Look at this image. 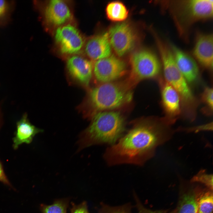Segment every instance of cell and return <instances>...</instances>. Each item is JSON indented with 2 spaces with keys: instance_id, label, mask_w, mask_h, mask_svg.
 Instances as JSON below:
<instances>
[{
  "instance_id": "6da1fadb",
  "label": "cell",
  "mask_w": 213,
  "mask_h": 213,
  "mask_svg": "<svg viewBox=\"0 0 213 213\" xmlns=\"http://www.w3.org/2000/svg\"><path fill=\"white\" fill-rule=\"evenodd\" d=\"M162 118L142 120L135 122L104 157L109 166L122 164L143 165L152 157L156 147L169 139L173 130Z\"/></svg>"
},
{
  "instance_id": "7a4b0ae2",
  "label": "cell",
  "mask_w": 213,
  "mask_h": 213,
  "mask_svg": "<svg viewBox=\"0 0 213 213\" xmlns=\"http://www.w3.org/2000/svg\"><path fill=\"white\" fill-rule=\"evenodd\" d=\"M90 125L81 133L79 149L93 145L115 143L126 131L124 117L117 111H100L92 118Z\"/></svg>"
},
{
  "instance_id": "3957f363",
  "label": "cell",
  "mask_w": 213,
  "mask_h": 213,
  "mask_svg": "<svg viewBox=\"0 0 213 213\" xmlns=\"http://www.w3.org/2000/svg\"><path fill=\"white\" fill-rule=\"evenodd\" d=\"M161 59L165 80L178 93L186 117L195 119L197 102L187 82L178 69L169 45L158 37L155 39Z\"/></svg>"
},
{
  "instance_id": "277c9868",
  "label": "cell",
  "mask_w": 213,
  "mask_h": 213,
  "mask_svg": "<svg viewBox=\"0 0 213 213\" xmlns=\"http://www.w3.org/2000/svg\"><path fill=\"white\" fill-rule=\"evenodd\" d=\"M162 3L169 10L180 36L185 41L194 23L212 18L213 0H170Z\"/></svg>"
},
{
  "instance_id": "5b68a950",
  "label": "cell",
  "mask_w": 213,
  "mask_h": 213,
  "mask_svg": "<svg viewBox=\"0 0 213 213\" xmlns=\"http://www.w3.org/2000/svg\"><path fill=\"white\" fill-rule=\"evenodd\" d=\"M89 97L93 107L102 111L116 109L128 103L132 99V93L121 85L109 82L93 88Z\"/></svg>"
},
{
  "instance_id": "8992f818",
  "label": "cell",
  "mask_w": 213,
  "mask_h": 213,
  "mask_svg": "<svg viewBox=\"0 0 213 213\" xmlns=\"http://www.w3.org/2000/svg\"><path fill=\"white\" fill-rule=\"evenodd\" d=\"M132 73L138 80L152 78L159 75L161 65L156 55L151 51L143 49L134 53L130 58Z\"/></svg>"
},
{
  "instance_id": "52a82bcc",
  "label": "cell",
  "mask_w": 213,
  "mask_h": 213,
  "mask_svg": "<svg viewBox=\"0 0 213 213\" xmlns=\"http://www.w3.org/2000/svg\"><path fill=\"white\" fill-rule=\"evenodd\" d=\"M108 33L111 46L119 56L128 52L135 44L136 34L128 22H123L114 25L110 28Z\"/></svg>"
},
{
  "instance_id": "ba28073f",
  "label": "cell",
  "mask_w": 213,
  "mask_h": 213,
  "mask_svg": "<svg viewBox=\"0 0 213 213\" xmlns=\"http://www.w3.org/2000/svg\"><path fill=\"white\" fill-rule=\"evenodd\" d=\"M54 38L60 51L65 54H77L85 44L84 39L78 29L70 24L58 27L55 33Z\"/></svg>"
},
{
  "instance_id": "9c48e42d",
  "label": "cell",
  "mask_w": 213,
  "mask_h": 213,
  "mask_svg": "<svg viewBox=\"0 0 213 213\" xmlns=\"http://www.w3.org/2000/svg\"><path fill=\"white\" fill-rule=\"evenodd\" d=\"M126 65L122 60L113 55L97 60L93 65L95 76L104 83L112 82L122 76L126 70Z\"/></svg>"
},
{
  "instance_id": "30bf717a",
  "label": "cell",
  "mask_w": 213,
  "mask_h": 213,
  "mask_svg": "<svg viewBox=\"0 0 213 213\" xmlns=\"http://www.w3.org/2000/svg\"><path fill=\"white\" fill-rule=\"evenodd\" d=\"M159 80L162 102L165 114L162 119L170 125L175 123L180 114V99L176 91L165 80L160 78Z\"/></svg>"
},
{
  "instance_id": "8fae6325",
  "label": "cell",
  "mask_w": 213,
  "mask_h": 213,
  "mask_svg": "<svg viewBox=\"0 0 213 213\" xmlns=\"http://www.w3.org/2000/svg\"><path fill=\"white\" fill-rule=\"evenodd\" d=\"M213 48L212 34L199 32L196 33L193 55L201 66L209 70L213 68Z\"/></svg>"
},
{
  "instance_id": "7c38bea8",
  "label": "cell",
  "mask_w": 213,
  "mask_h": 213,
  "mask_svg": "<svg viewBox=\"0 0 213 213\" xmlns=\"http://www.w3.org/2000/svg\"><path fill=\"white\" fill-rule=\"evenodd\" d=\"M169 45L177 67L187 82L196 81L199 76V70L195 59L174 44L170 43Z\"/></svg>"
},
{
  "instance_id": "4fadbf2b",
  "label": "cell",
  "mask_w": 213,
  "mask_h": 213,
  "mask_svg": "<svg viewBox=\"0 0 213 213\" xmlns=\"http://www.w3.org/2000/svg\"><path fill=\"white\" fill-rule=\"evenodd\" d=\"M44 12L46 22L58 27L65 25L72 17V12L69 6L63 0L49 1L46 6Z\"/></svg>"
},
{
  "instance_id": "5bb4252c",
  "label": "cell",
  "mask_w": 213,
  "mask_h": 213,
  "mask_svg": "<svg viewBox=\"0 0 213 213\" xmlns=\"http://www.w3.org/2000/svg\"><path fill=\"white\" fill-rule=\"evenodd\" d=\"M67 67L71 75L87 85L91 80L93 65L90 60L77 54L72 55L67 61Z\"/></svg>"
},
{
  "instance_id": "9a60e30c",
  "label": "cell",
  "mask_w": 213,
  "mask_h": 213,
  "mask_svg": "<svg viewBox=\"0 0 213 213\" xmlns=\"http://www.w3.org/2000/svg\"><path fill=\"white\" fill-rule=\"evenodd\" d=\"M85 51L91 59L98 60L111 55V46L107 32L95 36L86 43Z\"/></svg>"
},
{
  "instance_id": "2e32d148",
  "label": "cell",
  "mask_w": 213,
  "mask_h": 213,
  "mask_svg": "<svg viewBox=\"0 0 213 213\" xmlns=\"http://www.w3.org/2000/svg\"><path fill=\"white\" fill-rule=\"evenodd\" d=\"M42 131L30 123L27 113H25L16 123V129L12 138L13 149H17L23 143L30 144L36 135Z\"/></svg>"
},
{
  "instance_id": "e0dca14e",
  "label": "cell",
  "mask_w": 213,
  "mask_h": 213,
  "mask_svg": "<svg viewBox=\"0 0 213 213\" xmlns=\"http://www.w3.org/2000/svg\"><path fill=\"white\" fill-rule=\"evenodd\" d=\"M201 190L191 188L181 196L175 213H196L197 202Z\"/></svg>"
},
{
  "instance_id": "ac0fdd59",
  "label": "cell",
  "mask_w": 213,
  "mask_h": 213,
  "mask_svg": "<svg viewBox=\"0 0 213 213\" xmlns=\"http://www.w3.org/2000/svg\"><path fill=\"white\" fill-rule=\"evenodd\" d=\"M106 12L108 18L113 21H120L128 17V10L125 5L119 1L112 2L107 5Z\"/></svg>"
},
{
  "instance_id": "d6986e66",
  "label": "cell",
  "mask_w": 213,
  "mask_h": 213,
  "mask_svg": "<svg viewBox=\"0 0 213 213\" xmlns=\"http://www.w3.org/2000/svg\"><path fill=\"white\" fill-rule=\"evenodd\" d=\"M211 191H201L197 200L196 213H212L213 193Z\"/></svg>"
},
{
  "instance_id": "ffe728a7",
  "label": "cell",
  "mask_w": 213,
  "mask_h": 213,
  "mask_svg": "<svg viewBox=\"0 0 213 213\" xmlns=\"http://www.w3.org/2000/svg\"><path fill=\"white\" fill-rule=\"evenodd\" d=\"M15 2L14 1L0 0V26L7 24L9 21Z\"/></svg>"
},
{
  "instance_id": "44dd1931",
  "label": "cell",
  "mask_w": 213,
  "mask_h": 213,
  "mask_svg": "<svg viewBox=\"0 0 213 213\" xmlns=\"http://www.w3.org/2000/svg\"><path fill=\"white\" fill-rule=\"evenodd\" d=\"M67 206L66 200H61L55 201L50 205L42 204L41 209L42 213H66Z\"/></svg>"
},
{
  "instance_id": "7402d4cb",
  "label": "cell",
  "mask_w": 213,
  "mask_h": 213,
  "mask_svg": "<svg viewBox=\"0 0 213 213\" xmlns=\"http://www.w3.org/2000/svg\"><path fill=\"white\" fill-rule=\"evenodd\" d=\"M192 182H199L205 185L210 190L212 191L213 175L207 174L206 170H202L194 175L191 179Z\"/></svg>"
},
{
  "instance_id": "603a6c76",
  "label": "cell",
  "mask_w": 213,
  "mask_h": 213,
  "mask_svg": "<svg viewBox=\"0 0 213 213\" xmlns=\"http://www.w3.org/2000/svg\"><path fill=\"white\" fill-rule=\"evenodd\" d=\"M131 208L132 206L130 204L112 207L102 203L99 213H131Z\"/></svg>"
},
{
  "instance_id": "cb8c5ba5",
  "label": "cell",
  "mask_w": 213,
  "mask_h": 213,
  "mask_svg": "<svg viewBox=\"0 0 213 213\" xmlns=\"http://www.w3.org/2000/svg\"><path fill=\"white\" fill-rule=\"evenodd\" d=\"M212 88L206 87L204 90L201 96L202 101L205 105L204 111H208L210 115L212 114L213 110V93Z\"/></svg>"
},
{
  "instance_id": "d4e9b609",
  "label": "cell",
  "mask_w": 213,
  "mask_h": 213,
  "mask_svg": "<svg viewBox=\"0 0 213 213\" xmlns=\"http://www.w3.org/2000/svg\"><path fill=\"white\" fill-rule=\"evenodd\" d=\"M134 197L136 202V206L138 210V213H171L159 211H153L147 209L142 204L138 197L135 193Z\"/></svg>"
},
{
  "instance_id": "484cf974",
  "label": "cell",
  "mask_w": 213,
  "mask_h": 213,
  "mask_svg": "<svg viewBox=\"0 0 213 213\" xmlns=\"http://www.w3.org/2000/svg\"><path fill=\"white\" fill-rule=\"evenodd\" d=\"M72 206L71 210V213H89L87 203L85 201L78 205L72 203Z\"/></svg>"
},
{
  "instance_id": "4316f807",
  "label": "cell",
  "mask_w": 213,
  "mask_h": 213,
  "mask_svg": "<svg viewBox=\"0 0 213 213\" xmlns=\"http://www.w3.org/2000/svg\"><path fill=\"white\" fill-rule=\"evenodd\" d=\"M0 182L5 185L12 188V185L8 179L4 169L3 164L0 160Z\"/></svg>"
},
{
  "instance_id": "83f0119b",
  "label": "cell",
  "mask_w": 213,
  "mask_h": 213,
  "mask_svg": "<svg viewBox=\"0 0 213 213\" xmlns=\"http://www.w3.org/2000/svg\"><path fill=\"white\" fill-rule=\"evenodd\" d=\"M188 131L198 132L201 130H212V123H210L205 125L199 126L194 128H190L186 130Z\"/></svg>"
},
{
  "instance_id": "f1b7e54d",
  "label": "cell",
  "mask_w": 213,
  "mask_h": 213,
  "mask_svg": "<svg viewBox=\"0 0 213 213\" xmlns=\"http://www.w3.org/2000/svg\"><path fill=\"white\" fill-rule=\"evenodd\" d=\"M2 117L0 106V129L2 124Z\"/></svg>"
}]
</instances>
